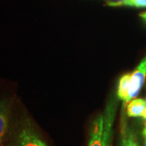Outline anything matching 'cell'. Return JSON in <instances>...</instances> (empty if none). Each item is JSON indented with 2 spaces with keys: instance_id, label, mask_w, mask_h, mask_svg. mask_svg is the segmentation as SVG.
Wrapping results in <instances>:
<instances>
[{
  "instance_id": "10",
  "label": "cell",
  "mask_w": 146,
  "mask_h": 146,
  "mask_svg": "<svg viewBox=\"0 0 146 146\" xmlns=\"http://www.w3.org/2000/svg\"><path fill=\"white\" fill-rule=\"evenodd\" d=\"M122 1H124V0H106V5L110 7H114L116 3Z\"/></svg>"
},
{
  "instance_id": "3",
  "label": "cell",
  "mask_w": 146,
  "mask_h": 146,
  "mask_svg": "<svg viewBox=\"0 0 146 146\" xmlns=\"http://www.w3.org/2000/svg\"><path fill=\"white\" fill-rule=\"evenodd\" d=\"M146 79V55L141 62L131 73V87L129 90L127 104L138 96Z\"/></svg>"
},
{
  "instance_id": "12",
  "label": "cell",
  "mask_w": 146,
  "mask_h": 146,
  "mask_svg": "<svg viewBox=\"0 0 146 146\" xmlns=\"http://www.w3.org/2000/svg\"><path fill=\"white\" fill-rule=\"evenodd\" d=\"M143 146H146V129H143Z\"/></svg>"
},
{
  "instance_id": "1",
  "label": "cell",
  "mask_w": 146,
  "mask_h": 146,
  "mask_svg": "<svg viewBox=\"0 0 146 146\" xmlns=\"http://www.w3.org/2000/svg\"><path fill=\"white\" fill-rule=\"evenodd\" d=\"M118 98L116 95H112L108 102L104 114L103 146H112L113 128L118 108Z\"/></svg>"
},
{
  "instance_id": "13",
  "label": "cell",
  "mask_w": 146,
  "mask_h": 146,
  "mask_svg": "<svg viewBox=\"0 0 146 146\" xmlns=\"http://www.w3.org/2000/svg\"><path fill=\"white\" fill-rule=\"evenodd\" d=\"M143 129H146V122H145V127H144Z\"/></svg>"
},
{
  "instance_id": "8",
  "label": "cell",
  "mask_w": 146,
  "mask_h": 146,
  "mask_svg": "<svg viewBox=\"0 0 146 146\" xmlns=\"http://www.w3.org/2000/svg\"><path fill=\"white\" fill-rule=\"evenodd\" d=\"M131 73H127L120 77L116 91V96L118 100H121L123 104L127 106V99L129 97L131 87Z\"/></svg>"
},
{
  "instance_id": "7",
  "label": "cell",
  "mask_w": 146,
  "mask_h": 146,
  "mask_svg": "<svg viewBox=\"0 0 146 146\" xmlns=\"http://www.w3.org/2000/svg\"><path fill=\"white\" fill-rule=\"evenodd\" d=\"M126 112L128 117L146 118V101L143 99H133L127 104Z\"/></svg>"
},
{
  "instance_id": "4",
  "label": "cell",
  "mask_w": 146,
  "mask_h": 146,
  "mask_svg": "<svg viewBox=\"0 0 146 146\" xmlns=\"http://www.w3.org/2000/svg\"><path fill=\"white\" fill-rule=\"evenodd\" d=\"M10 102L8 99H0V146H5L10 125Z\"/></svg>"
},
{
  "instance_id": "6",
  "label": "cell",
  "mask_w": 146,
  "mask_h": 146,
  "mask_svg": "<svg viewBox=\"0 0 146 146\" xmlns=\"http://www.w3.org/2000/svg\"><path fill=\"white\" fill-rule=\"evenodd\" d=\"M104 114H100L94 120L91 126L88 146H103Z\"/></svg>"
},
{
  "instance_id": "2",
  "label": "cell",
  "mask_w": 146,
  "mask_h": 146,
  "mask_svg": "<svg viewBox=\"0 0 146 146\" xmlns=\"http://www.w3.org/2000/svg\"><path fill=\"white\" fill-rule=\"evenodd\" d=\"M126 106L123 104L120 110L119 123V146H140L137 135L128 120Z\"/></svg>"
},
{
  "instance_id": "11",
  "label": "cell",
  "mask_w": 146,
  "mask_h": 146,
  "mask_svg": "<svg viewBox=\"0 0 146 146\" xmlns=\"http://www.w3.org/2000/svg\"><path fill=\"white\" fill-rule=\"evenodd\" d=\"M139 16L140 18H141V19L146 23V12H141V13L139 14Z\"/></svg>"
},
{
  "instance_id": "14",
  "label": "cell",
  "mask_w": 146,
  "mask_h": 146,
  "mask_svg": "<svg viewBox=\"0 0 146 146\" xmlns=\"http://www.w3.org/2000/svg\"><path fill=\"white\" fill-rule=\"evenodd\" d=\"M145 101H146V100H145Z\"/></svg>"
},
{
  "instance_id": "9",
  "label": "cell",
  "mask_w": 146,
  "mask_h": 146,
  "mask_svg": "<svg viewBox=\"0 0 146 146\" xmlns=\"http://www.w3.org/2000/svg\"><path fill=\"white\" fill-rule=\"evenodd\" d=\"M135 7L139 8H146V0H124L119 1L114 7Z\"/></svg>"
},
{
  "instance_id": "5",
  "label": "cell",
  "mask_w": 146,
  "mask_h": 146,
  "mask_svg": "<svg viewBox=\"0 0 146 146\" xmlns=\"http://www.w3.org/2000/svg\"><path fill=\"white\" fill-rule=\"evenodd\" d=\"M15 146H47L42 139L31 128H24L18 134Z\"/></svg>"
}]
</instances>
